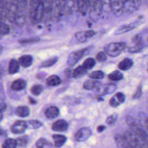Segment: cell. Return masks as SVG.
Listing matches in <instances>:
<instances>
[{"label":"cell","mask_w":148,"mask_h":148,"mask_svg":"<svg viewBox=\"0 0 148 148\" xmlns=\"http://www.w3.org/2000/svg\"><path fill=\"white\" fill-rule=\"evenodd\" d=\"M29 17L32 24L40 22L44 17V5L43 0H29Z\"/></svg>","instance_id":"obj_1"},{"label":"cell","mask_w":148,"mask_h":148,"mask_svg":"<svg viewBox=\"0 0 148 148\" xmlns=\"http://www.w3.org/2000/svg\"><path fill=\"white\" fill-rule=\"evenodd\" d=\"M126 122L131 131L134 132L148 146V133L140 125L136 123L131 116H127L126 117Z\"/></svg>","instance_id":"obj_2"},{"label":"cell","mask_w":148,"mask_h":148,"mask_svg":"<svg viewBox=\"0 0 148 148\" xmlns=\"http://www.w3.org/2000/svg\"><path fill=\"white\" fill-rule=\"evenodd\" d=\"M126 45L123 42H111L106 46L105 51L106 53L112 57H117L125 49Z\"/></svg>","instance_id":"obj_3"},{"label":"cell","mask_w":148,"mask_h":148,"mask_svg":"<svg viewBox=\"0 0 148 148\" xmlns=\"http://www.w3.org/2000/svg\"><path fill=\"white\" fill-rule=\"evenodd\" d=\"M27 0H17V9L14 22L18 26L24 24L25 19V10Z\"/></svg>","instance_id":"obj_4"},{"label":"cell","mask_w":148,"mask_h":148,"mask_svg":"<svg viewBox=\"0 0 148 148\" xmlns=\"http://www.w3.org/2000/svg\"><path fill=\"white\" fill-rule=\"evenodd\" d=\"M53 1L51 18L57 20L64 14L66 0H53Z\"/></svg>","instance_id":"obj_5"},{"label":"cell","mask_w":148,"mask_h":148,"mask_svg":"<svg viewBox=\"0 0 148 148\" xmlns=\"http://www.w3.org/2000/svg\"><path fill=\"white\" fill-rule=\"evenodd\" d=\"M6 19L14 22L17 9V0H5Z\"/></svg>","instance_id":"obj_6"},{"label":"cell","mask_w":148,"mask_h":148,"mask_svg":"<svg viewBox=\"0 0 148 148\" xmlns=\"http://www.w3.org/2000/svg\"><path fill=\"white\" fill-rule=\"evenodd\" d=\"M89 50V47H86L71 53L67 59V64L69 66L75 65L83 56L87 54Z\"/></svg>","instance_id":"obj_7"},{"label":"cell","mask_w":148,"mask_h":148,"mask_svg":"<svg viewBox=\"0 0 148 148\" xmlns=\"http://www.w3.org/2000/svg\"><path fill=\"white\" fill-rule=\"evenodd\" d=\"M141 24H142V22L138 18L134 22H132L128 24H123L119 26L117 28L115 29V31L113 32V34L115 35H121V34L126 33L128 31L132 30L136 27L139 26V25Z\"/></svg>","instance_id":"obj_8"},{"label":"cell","mask_w":148,"mask_h":148,"mask_svg":"<svg viewBox=\"0 0 148 148\" xmlns=\"http://www.w3.org/2000/svg\"><path fill=\"white\" fill-rule=\"evenodd\" d=\"M132 45L128 49V51L130 53L140 52L143 48V43L142 36L140 34L134 35L131 39Z\"/></svg>","instance_id":"obj_9"},{"label":"cell","mask_w":148,"mask_h":148,"mask_svg":"<svg viewBox=\"0 0 148 148\" xmlns=\"http://www.w3.org/2000/svg\"><path fill=\"white\" fill-rule=\"evenodd\" d=\"M91 131L88 127H82L75 134V138L78 142H83L88 139L91 135Z\"/></svg>","instance_id":"obj_10"},{"label":"cell","mask_w":148,"mask_h":148,"mask_svg":"<svg viewBox=\"0 0 148 148\" xmlns=\"http://www.w3.org/2000/svg\"><path fill=\"white\" fill-rule=\"evenodd\" d=\"M27 128V125L26 122L21 120H18L14 122L12 125L11 131L14 134H21L25 131Z\"/></svg>","instance_id":"obj_11"},{"label":"cell","mask_w":148,"mask_h":148,"mask_svg":"<svg viewBox=\"0 0 148 148\" xmlns=\"http://www.w3.org/2000/svg\"><path fill=\"white\" fill-rule=\"evenodd\" d=\"M44 5V18L46 19L51 18L53 10V0H43Z\"/></svg>","instance_id":"obj_12"},{"label":"cell","mask_w":148,"mask_h":148,"mask_svg":"<svg viewBox=\"0 0 148 148\" xmlns=\"http://www.w3.org/2000/svg\"><path fill=\"white\" fill-rule=\"evenodd\" d=\"M68 123L64 120H58L55 121L52 126L51 128L55 131H64L68 128Z\"/></svg>","instance_id":"obj_13"},{"label":"cell","mask_w":148,"mask_h":148,"mask_svg":"<svg viewBox=\"0 0 148 148\" xmlns=\"http://www.w3.org/2000/svg\"><path fill=\"white\" fill-rule=\"evenodd\" d=\"M102 86L101 83L97 80H87L83 84V88L86 90H93L99 88Z\"/></svg>","instance_id":"obj_14"},{"label":"cell","mask_w":148,"mask_h":148,"mask_svg":"<svg viewBox=\"0 0 148 148\" xmlns=\"http://www.w3.org/2000/svg\"><path fill=\"white\" fill-rule=\"evenodd\" d=\"M45 114L49 119H54L59 114V109L54 106L48 107L45 112Z\"/></svg>","instance_id":"obj_15"},{"label":"cell","mask_w":148,"mask_h":148,"mask_svg":"<svg viewBox=\"0 0 148 148\" xmlns=\"http://www.w3.org/2000/svg\"><path fill=\"white\" fill-rule=\"evenodd\" d=\"M134 62L131 59L125 58L119 63L118 68L121 71H127L132 66Z\"/></svg>","instance_id":"obj_16"},{"label":"cell","mask_w":148,"mask_h":148,"mask_svg":"<svg viewBox=\"0 0 148 148\" xmlns=\"http://www.w3.org/2000/svg\"><path fill=\"white\" fill-rule=\"evenodd\" d=\"M26 87V82L24 79H18L14 80L11 84V88L14 91L23 90Z\"/></svg>","instance_id":"obj_17"},{"label":"cell","mask_w":148,"mask_h":148,"mask_svg":"<svg viewBox=\"0 0 148 148\" xmlns=\"http://www.w3.org/2000/svg\"><path fill=\"white\" fill-rule=\"evenodd\" d=\"M32 57L27 54L21 56L18 59V62L20 65L24 68H27L29 66L32 64Z\"/></svg>","instance_id":"obj_18"},{"label":"cell","mask_w":148,"mask_h":148,"mask_svg":"<svg viewBox=\"0 0 148 148\" xmlns=\"http://www.w3.org/2000/svg\"><path fill=\"white\" fill-rule=\"evenodd\" d=\"M20 64L18 61L15 59H12L8 65V72L10 74H14L18 72L20 69Z\"/></svg>","instance_id":"obj_19"},{"label":"cell","mask_w":148,"mask_h":148,"mask_svg":"<svg viewBox=\"0 0 148 148\" xmlns=\"http://www.w3.org/2000/svg\"><path fill=\"white\" fill-rule=\"evenodd\" d=\"M54 140V146L56 147H61L66 141V137L64 135L60 134H55L52 136Z\"/></svg>","instance_id":"obj_20"},{"label":"cell","mask_w":148,"mask_h":148,"mask_svg":"<svg viewBox=\"0 0 148 148\" xmlns=\"http://www.w3.org/2000/svg\"><path fill=\"white\" fill-rule=\"evenodd\" d=\"M35 146L36 148H55V146H53L47 139L43 138L36 141Z\"/></svg>","instance_id":"obj_21"},{"label":"cell","mask_w":148,"mask_h":148,"mask_svg":"<svg viewBox=\"0 0 148 148\" xmlns=\"http://www.w3.org/2000/svg\"><path fill=\"white\" fill-rule=\"evenodd\" d=\"M29 112V109L27 106H18L16 110V115L21 117H25L28 116Z\"/></svg>","instance_id":"obj_22"},{"label":"cell","mask_w":148,"mask_h":148,"mask_svg":"<svg viewBox=\"0 0 148 148\" xmlns=\"http://www.w3.org/2000/svg\"><path fill=\"white\" fill-rule=\"evenodd\" d=\"M77 9L82 13H85L89 7L90 0H77Z\"/></svg>","instance_id":"obj_23"},{"label":"cell","mask_w":148,"mask_h":148,"mask_svg":"<svg viewBox=\"0 0 148 148\" xmlns=\"http://www.w3.org/2000/svg\"><path fill=\"white\" fill-rule=\"evenodd\" d=\"M60 78L55 75L49 76L46 80L47 84L50 86H57L61 83Z\"/></svg>","instance_id":"obj_24"},{"label":"cell","mask_w":148,"mask_h":148,"mask_svg":"<svg viewBox=\"0 0 148 148\" xmlns=\"http://www.w3.org/2000/svg\"><path fill=\"white\" fill-rule=\"evenodd\" d=\"M87 72V70H86L85 68H84L82 65L78 66L77 68H76L73 72H72V76L74 78H79L80 77H82L85 74H86Z\"/></svg>","instance_id":"obj_25"},{"label":"cell","mask_w":148,"mask_h":148,"mask_svg":"<svg viewBox=\"0 0 148 148\" xmlns=\"http://www.w3.org/2000/svg\"><path fill=\"white\" fill-rule=\"evenodd\" d=\"M116 89V86L114 83H108L105 84L101 91L102 95L109 94L113 92Z\"/></svg>","instance_id":"obj_26"},{"label":"cell","mask_w":148,"mask_h":148,"mask_svg":"<svg viewBox=\"0 0 148 148\" xmlns=\"http://www.w3.org/2000/svg\"><path fill=\"white\" fill-rule=\"evenodd\" d=\"M17 146V141L13 138H8L5 139L2 145V148H16Z\"/></svg>","instance_id":"obj_27"},{"label":"cell","mask_w":148,"mask_h":148,"mask_svg":"<svg viewBox=\"0 0 148 148\" xmlns=\"http://www.w3.org/2000/svg\"><path fill=\"white\" fill-rule=\"evenodd\" d=\"M108 78L112 81H119L123 78V73L119 71H114L108 75Z\"/></svg>","instance_id":"obj_28"},{"label":"cell","mask_w":148,"mask_h":148,"mask_svg":"<svg viewBox=\"0 0 148 148\" xmlns=\"http://www.w3.org/2000/svg\"><path fill=\"white\" fill-rule=\"evenodd\" d=\"M95 60L93 58H87L83 62L82 66L86 70L91 69L95 66Z\"/></svg>","instance_id":"obj_29"},{"label":"cell","mask_w":148,"mask_h":148,"mask_svg":"<svg viewBox=\"0 0 148 148\" xmlns=\"http://www.w3.org/2000/svg\"><path fill=\"white\" fill-rule=\"evenodd\" d=\"M42 123L37 120H31L27 122V128L30 129H38L42 127Z\"/></svg>","instance_id":"obj_30"},{"label":"cell","mask_w":148,"mask_h":148,"mask_svg":"<svg viewBox=\"0 0 148 148\" xmlns=\"http://www.w3.org/2000/svg\"><path fill=\"white\" fill-rule=\"evenodd\" d=\"M6 19L5 1L0 0V21H5Z\"/></svg>","instance_id":"obj_31"},{"label":"cell","mask_w":148,"mask_h":148,"mask_svg":"<svg viewBox=\"0 0 148 148\" xmlns=\"http://www.w3.org/2000/svg\"><path fill=\"white\" fill-rule=\"evenodd\" d=\"M88 76L92 79L98 80L102 79L104 77V73L102 71H100V70L95 71L91 72L89 74Z\"/></svg>","instance_id":"obj_32"},{"label":"cell","mask_w":148,"mask_h":148,"mask_svg":"<svg viewBox=\"0 0 148 148\" xmlns=\"http://www.w3.org/2000/svg\"><path fill=\"white\" fill-rule=\"evenodd\" d=\"M10 32L9 26L5 21H0V38L2 36L7 35Z\"/></svg>","instance_id":"obj_33"},{"label":"cell","mask_w":148,"mask_h":148,"mask_svg":"<svg viewBox=\"0 0 148 148\" xmlns=\"http://www.w3.org/2000/svg\"><path fill=\"white\" fill-rule=\"evenodd\" d=\"M58 57H52L51 58L47 59L44 61H43L40 66V67H50L53 66L54 64H56V62L58 60Z\"/></svg>","instance_id":"obj_34"},{"label":"cell","mask_w":148,"mask_h":148,"mask_svg":"<svg viewBox=\"0 0 148 148\" xmlns=\"http://www.w3.org/2000/svg\"><path fill=\"white\" fill-rule=\"evenodd\" d=\"M16 141L17 143V146H24L27 144L28 142V137L27 135H23L18 137L16 139Z\"/></svg>","instance_id":"obj_35"},{"label":"cell","mask_w":148,"mask_h":148,"mask_svg":"<svg viewBox=\"0 0 148 148\" xmlns=\"http://www.w3.org/2000/svg\"><path fill=\"white\" fill-rule=\"evenodd\" d=\"M75 37L77 40L80 43H83L87 39L85 35V31H80L75 34Z\"/></svg>","instance_id":"obj_36"},{"label":"cell","mask_w":148,"mask_h":148,"mask_svg":"<svg viewBox=\"0 0 148 148\" xmlns=\"http://www.w3.org/2000/svg\"><path fill=\"white\" fill-rule=\"evenodd\" d=\"M42 90V86L40 84L34 85L31 88V92L35 95H38Z\"/></svg>","instance_id":"obj_37"},{"label":"cell","mask_w":148,"mask_h":148,"mask_svg":"<svg viewBox=\"0 0 148 148\" xmlns=\"http://www.w3.org/2000/svg\"><path fill=\"white\" fill-rule=\"evenodd\" d=\"M117 119V113H114L109 116H108L106 119V123L108 124H113Z\"/></svg>","instance_id":"obj_38"},{"label":"cell","mask_w":148,"mask_h":148,"mask_svg":"<svg viewBox=\"0 0 148 148\" xmlns=\"http://www.w3.org/2000/svg\"><path fill=\"white\" fill-rule=\"evenodd\" d=\"M95 58L98 62H103L107 58L106 54L103 51H100L95 56Z\"/></svg>","instance_id":"obj_39"},{"label":"cell","mask_w":148,"mask_h":148,"mask_svg":"<svg viewBox=\"0 0 148 148\" xmlns=\"http://www.w3.org/2000/svg\"><path fill=\"white\" fill-rule=\"evenodd\" d=\"M114 96L115 97V98H116L117 101L120 104L123 103L124 102V101H125V95L123 92H117V93H116V94Z\"/></svg>","instance_id":"obj_40"},{"label":"cell","mask_w":148,"mask_h":148,"mask_svg":"<svg viewBox=\"0 0 148 148\" xmlns=\"http://www.w3.org/2000/svg\"><path fill=\"white\" fill-rule=\"evenodd\" d=\"M142 86L141 85H139L135 92V93L133 94L132 98L136 99H138L140 97L141 95H142Z\"/></svg>","instance_id":"obj_41"},{"label":"cell","mask_w":148,"mask_h":148,"mask_svg":"<svg viewBox=\"0 0 148 148\" xmlns=\"http://www.w3.org/2000/svg\"><path fill=\"white\" fill-rule=\"evenodd\" d=\"M39 40V38H36V37H34V38H28V39H22V40H20L19 42H20V43L24 44V43H34V42H38Z\"/></svg>","instance_id":"obj_42"},{"label":"cell","mask_w":148,"mask_h":148,"mask_svg":"<svg viewBox=\"0 0 148 148\" xmlns=\"http://www.w3.org/2000/svg\"><path fill=\"white\" fill-rule=\"evenodd\" d=\"M109 105L112 106V107H117L119 105H120V103L117 101V99H116V98L114 97V96H113L109 100Z\"/></svg>","instance_id":"obj_43"},{"label":"cell","mask_w":148,"mask_h":148,"mask_svg":"<svg viewBox=\"0 0 148 148\" xmlns=\"http://www.w3.org/2000/svg\"><path fill=\"white\" fill-rule=\"evenodd\" d=\"M95 34H96V32L95 31H94L93 30H88V31H85V35L87 39L91 38L92 36L95 35Z\"/></svg>","instance_id":"obj_44"},{"label":"cell","mask_w":148,"mask_h":148,"mask_svg":"<svg viewBox=\"0 0 148 148\" xmlns=\"http://www.w3.org/2000/svg\"><path fill=\"white\" fill-rule=\"evenodd\" d=\"M6 104L3 102H0V112H2L6 109Z\"/></svg>","instance_id":"obj_45"},{"label":"cell","mask_w":148,"mask_h":148,"mask_svg":"<svg viewBox=\"0 0 148 148\" xmlns=\"http://www.w3.org/2000/svg\"><path fill=\"white\" fill-rule=\"evenodd\" d=\"M105 129V125H99V126L97 127V131H98V132H102Z\"/></svg>","instance_id":"obj_46"},{"label":"cell","mask_w":148,"mask_h":148,"mask_svg":"<svg viewBox=\"0 0 148 148\" xmlns=\"http://www.w3.org/2000/svg\"><path fill=\"white\" fill-rule=\"evenodd\" d=\"M28 100H29V102L31 103V104H35L36 103V101L35 99H34L32 98L31 97H28Z\"/></svg>","instance_id":"obj_47"},{"label":"cell","mask_w":148,"mask_h":148,"mask_svg":"<svg viewBox=\"0 0 148 148\" xmlns=\"http://www.w3.org/2000/svg\"><path fill=\"white\" fill-rule=\"evenodd\" d=\"M145 127H146V129H147V131H148V117L146 119L145 122Z\"/></svg>","instance_id":"obj_48"},{"label":"cell","mask_w":148,"mask_h":148,"mask_svg":"<svg viewBox=\"0 0 148 148\" xmlns=\"http://www.w3.org/2000/svg\"><path fill=\"white\" fill-rule=\"evenodd\" d=\"M2 50H3V47H2V46L0 45V54H1V52L2 51Z\"/></svg>","instance_id":"obj_49"},{"label":"cell","mask_w":148,"mask_h":148,"mask_svg":"<svg viewBox=\"0 0 148 148\" xmlns=\"http://www.w3.org/2000/svg\"><path fill=\"white\" fill-rule=\"evenodd\" d=\"M2 119V114L1 112H0V121Z\"/></svg>","instance_id":"obj_50"},{"label":"cell","mask_w":148,"mask_h":148,"mask_svg":"<svg viewBox=\"0 0 148 148\" xmlns=\"http://www.w3.org/2000/svg\"><path fill=\"white\" fill-rule=\"evenodd\" d=\"M1 74H2V69L0 68V76Z\"/></svg>","instance_id":"obj_51"},{"label":"cell","mask_w":148,"mask_h":148,"mask_svg":"<svg viewBox=\"0 0 148 148\" xmlns=\"http://www.w3.org/2000/svg\"><path fill=\"white\" fill-rule=\"evenodd\" d=\"M147 71H148V69H147Z\"/></svg>","instance_id":"obj_52"}]
</instances>
